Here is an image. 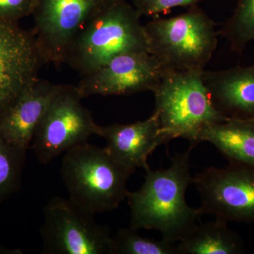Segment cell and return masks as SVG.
<instances>
[{
    "label": "cell",
    "instance_id": "6da1fadb",
    "mask_svg": "<svg viewBox=\"0 0 254 254\" xmlns=\"http://www.w3.org/2000/svg\"><path fill=\"white\" fill-rule=\"evenodd\" d=\"M189 147L171 158L168 168L147 170L145 181L138 190L128 191L130 223L135 230L160 232L163 240L177 244L197 225L202 216L200 208L187 203L186 192L193 183Z\"/></svg>",
    "mask_w": 254,
    "mask_h": 254
},
{
    "label": "cell",
    "instance_id": "7a4b0ae2",
    "mask_svg": "<svg viewBox=\"0 0 254 254\" xmlns=\"http://www.w3.org/2000/svg\"><path fill=\"white\" fill-rule=\"evenodd\" d=\"M141 17L127 0H110L74 37L65 51L63 64L83 76L118 55L148 51Z\"/></svg>",
    "mask_w": 254,
    "mask_h": 254
},
{
    "label": "cell",
    "instance_id": "3957f363",
    "mask_svg": "<svg viewBox=\"0 0 254 254\" xmlns=\"http://www.w3.org/2000/svg\"><path fill=\"white\" fill-rule=\"evenodd\" d=\"M133 173L105 148L88 141L66 151L60 168L68 198L94 215L115 210L127 199V183Z\"/></svg>",
    "mask_w": 254,
    "mask_h": 254
},
{
    "label": "cell",
    "instance_id": "277c9868",
    "mask_svg": "<svg viewBox=\"0 0 254 254\" xmlns=\"http://www.w3.org/2000/svg\"><path fill=\"white\" fill-rule=\"evenodd\" d=\"M203 71H169L152 91L154 113L166 144L181 138L194 148L200 132L230 120L213 105L203 80Z\"/></svg>",
    "mask_w": 254,
    "mask_h": 254
},
{
    "label": "cell",
    "instance_id": "5b68a950",
    "mask_svg": "<svg viewBox=\"0 0 254 254\" xmlns=\"http://www.w3.org/2000/svg\"><path fill=\"white\" fill-rule=\"evenodd\" d=\"M143 26L148 53L169 71H203L218 45L215 23L196 5Z\"/></svg>",
    "mask_w": 254,
    "mask_h": 254
},
{
    "label": "cell",
    "instance_id": "8992f818",
    "mask_svg": "<svg viewBox=\"0 0 254 254\" xmlns=\"http://www.w3.org/2000/svg\"><path fill=\"white\" fill-rule=\"evenodd\" d=\"M94 215L68 198L53 197L43 210L42 254H115L109 227Z\"/></svg>",
    "mask_w": 254,
    "mask_h": 254
},
{
    "label": "cell",
    "instance_id": "52a82bcc",
    "mask_svg": "<svg viewBox=\"0 0 254 254\" xmlns=\"http://www.w3.org/2000/svg\"><path fill=\"white\" fill-rule=\"evenodd\" d=\"M76 86L59 84L37 127L31 148L40 163H51L60 155L98 134L91 112L81 103Z\"/></svg>",
    "mask_w": 254,
    "mask_h": 254
},
{
    "label": "cell",
    "instance_id": "ba28073f",
    "mask_svg": "<svg viewBox=\"0 0 254 254\" xmlns=\"http://www.w3.org/2000/svg\"><path fill=\"white\" fill-rule=\"evenodd\" d=\"M200 197L202 215L227 222H254V167L229 163L225 168L209 167L193 177Z\"/></svg>",
    "mask_w": 254,
    "mask_h": 254
},
{
    "label": "cell",
    "instance_id": "9c48e42d",
    "mask_svg": "<svg viewBox=\"0 0 254 254\" xmlns=\"http://www.w3.org/2000/svg\"><path fill=\"white\" fill-rule=\"evenodd\" d=\"M110 0H36L33 33L46 63L59 66L71 42Z\"/></svg>",
    "mask_w": 254,
    "mask_h": 254
},
{
    "label": "cell",
    "instance_id": "30bf717a",
    "mask_svg": "<svg viewBox=\"0 0 254 254\" xmlns=\"http://www.w3.org/2000/svg\"><path fill=\"white\" fill-rule=\"evenodd\" d=\"M169 70L148 51L115 57L104 66L83 76L76 85L82 98L93 95H129L153 91Z\"/></svg>",
    "mask_w": 254,
    "mask_h": 254
},
{
    "label": "cell",
    "instance_id": "8fae6325",
    "mask_svg": "<svg viewBox=\"0 0 254 254\" xmlns=\"http://www.w3.org/2000/svg\"><path fill=\"white\" fill-rule=\"evenodd\" d=\"M47 64L33 32L0 20V118Z\"/></svg>",
    "mask_w": 254,
    "mask_h": 254
},
{
    "label": "cell",
    "instance_id": "7c38bea8",
    "mask_svg": "<svg viewBox=\"0 0 254 254\" xmlns=\"http://www.w3.org/2000/svg\"><path fill=\"white\" fill-rule=\"evenodd\" d=\"M97 136L104 138L105 149L117 162L134 173L138 168L149 170L148 157L158 146L166 144L155 113L144 121L129 125H99Z\"/></svg>",
    "mask_w": 254,
    "mask_h": 254
},
{
    "label": "cell",
    "instance_id": "4fadbf2b",
    "mask_svg": "<svg viewBox=\"0 0 254 254\" xmlns=\"http://www.w3.org/2000/svg\"><path fill=\"white\" fill-rule=\"evenodd\" d=\"M58 86L38 78L18 95L0 118V131L6 141L27 152Z\"/></svg>",
    "mask_w": 254,
    "mask_h": 254
},
{
    "label": "cell",
    "instance_id": "5bb4252c",
    "mask_svg": "<svg viewBox=\"0 0 254 254\" xmlns=\"http://www.w3.org/2000/svg\"><path fill=\"white\" fill-rule=\"evenodd\" d=\"M215 108L227 118L254 121V64L203 71Z\"/></svg>",
    "mask_w": 254,
    "mask_h": 254
},
{
    "label": "cell",
    "instance_id": "9a60e30c",
    "mask_svg": "<svg viewBox=\"0 0 254 254\" xmlns=\"http://www.w3.org/2000/svg\"><path fill=\"white\" fill-rule=\"evenodd\" d=\"M198 143H212L229 163L254 167V121L230 119L203 130Z\"/></svg>",
    "mask_w": 254,
    "mask_h": 254
},
{
    "label": "cell",
    "instance_id": "2e32d148",
    "mask_svg": "<svg viewBox=\"0 0 254 254\" xmlns=\"http://www.w3.org/2000/svg\"><path fill=\"white\" fill-rule=\"evenodd\" d=\"M228 222L215 218L213 221L197 224L180 242L179 254H242L245 247L240 235L229 228Z\"/></svg>",
    "mask_w": 254,
    "mask_h": 254
},
{
    "label": "cell",
    "instance_id": "e0dca14e",
    "mask_svg": "<svg viewBox=\"0 0 254 254\" xmlns=\"http://www.w3.org/2000/svg\"><path fill=\"white\" fill-rule=\"evenodd\" d=\"M220 33L233 53L242 54L254 41V0H237L233 14L224 23Z\"/></svg>",
    "mask_w": 254,
    "mask_h": 254
},
{
    "label": "cell",
    "instance_id": "ac0fdd59",
    "mask_svg": "<svg viewBox=\"0 0 254 254\" xmlns=\"http://www.w3.org/2000/svg\"><path fill=\"white\" fill-rule=\"evenodd\" d=\"M26 152L6 141L0 131V203L9 198L21 186Z\"/></svg>",
    "mask_w": 254,
    "mask_h": 254
},
{
    "label": "cell",
    "instance_id": "d6986e66",
    "mask_svg": "<svg viewBox=\"0 0 254 254\" xmlns=\"http://www.w3.org/2000/svg\"><path fill=\"white\" fill-rule=\"evenodd\" d=\"M113 242L115 254H179L177 243L145 238L131 227L120 229Z\"/></svg>",
    "mask_w": 254,
    "mask_h": 254
},
{
    "label": "cell",
    "instance_id": "ffe728a7",
    "mask_svg": "<svg viewBox=\"0 0 254 254\" xmlns=\"http://www.w3.org/2000/svg\"><path fill=\"white\" fill-rule=\"evenodd\" d=\"M141 16H158L173 8L195 6L203 0H131Z\"/></svg>",
    "mask_w": 254,
    "mask_h": 254
},
{
    "label": "cell",
    "instance_id": "44dd1931",
    "mask_svg": "<svg viewBox=\"0 0 254 254\" xmlns=\"http://www.w3.org/2000/svg\"><path fill=\"white\" fill-rule=\"evenodd\" d=\"M36 0H0V20L17 22L31 15Z\"/></svg>",
    "mask_w": 254,
    "mask_h": 254
},
{
    "label": "cell",
    "instance_id": "7402d4cb",
    "mask_svg": "<svg viewBox=\"0 0 254 254\" xmlns=\"http://www.w3.org/2000/svg\"><path fill=\"white\" fill-rule=\"evenodd\" d=\"M22 252L18 250H9L6 247L0 246V254H21Z\"/></svg>",
    "mask_w": 254,
    "mask_h": 254
}]
</instances>
